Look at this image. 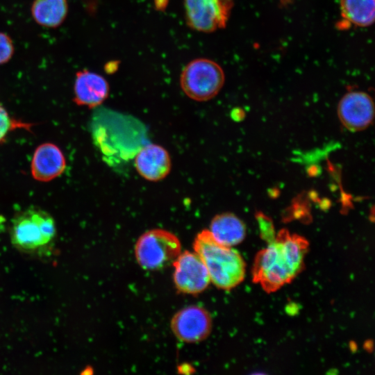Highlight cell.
I'll return each mask as SVG.
<instances>
[{
  "instance_id": "cell-12",
  "label": "cell",
  "mask_w": 375,
  "mask_h": 375,
  "mask_svg": "<svg viewBox=\"0 0 375 375\" xmlns=\"http://www.w3.org/2000/svg\"><path fill=\"white\" fill-rule=\"evenodd\" d=\"M65 167V158L59 147L52 143H44L34 151L31 171L35 180L48 182L60 176Z\"/></svg>"
},
{
  "instance_id": "cell-11",
  "label": "cell",
  "mask_w": 375,
  "mask_h": 375,
  "mask_svg": "<svg viewBox=\"0 0 375 375\" xmlns=\"http://www.w3.org/2000/svg\"><path fill=\"white\" fill-rule=\"evenodd\" d=\"M74 94L76 104L95 108L108 98L109 85L100 74L87 69L81 70L76 74Z\"/></svg>"
},
{
  "instance_id": "cell-16",
  "label": "cell",
  "mask_w": 375,
  "mask_h": 375,
  "mask_svg": "<svg viewBox=\"0 0 375 375\" xmlns=\"http://www.w3.org/2000/svg\"><path fill=\"white\" fill-rule=\"evenodd\" d=\"M32 126L30 123L24 122L11 117L0 103V144L4 142L8 135L15 129L24 128L29 131Z\"/></svg>"
},
{
  "instance_id": "cell-4",
  "label": "cell",
  "mask_w": 375,
  "mask_h": 375,
  "mask_svg": "<svg viewBox=\"0 0 375 375\" xmlns=\"http://www.w3.org/2000/svg\"><path fill=\"white\" fill-rule=\"evenodd\" d=\"M181 252V244L176 235L161 228L144 233L137 240L135 255L144 269H160L172 264Z\"/></svg>"
},
{
  "instance_id": "cell-13",
  "label": "cell",
  "mask_w": 375,
  "mask_h": 375,
  "mask_svg": "<svg viewBox=\"0 0 375 375\" xmlns=\"http://www.w3.org/2000/svg\"><path fill=\"white\" fill-rule=\"evenodd\" d=\"M208 230L216 242L229 247L240 244L246 236L245 224L231 212L215 216Z\"/></svg>"
},
{
  "instance_id": "cell-15",
  "label": "cell",
  "mask_w": 375,
  "mask_h": 375,
  "mask_svg": "<svg viewBox=\"0 0 375 375\" xmlns=\"http://www.w3.org/2000/svg\"><path fill=\"white\" fill-rule=\"evenodd\" d=\"M342 19L359 27L372 25L375 17V0H340Z\"/></svg>"
},
{
  "instance_id": "cell-9",
  "label": "cell",
  "mask_w": 375,
  "mask_h": 375,
  "mask_svg": "<svg viewBox=\"0 0 375 375\" xmlns=\"http://www.w3.org/2000/svg\"><path fill=\"white\" fill-rule=\"evenodd\" d=\"M338 117L341 124L351 131H360L368 128L374 117V104L372 97L362 91L346 93L340 100Z\"/></svg>"
},
{
  "instance_id": "cell-2",
  "label": "cell",
  "mask_w": 375,
  "mask_h": 375,
  "mask_svg": "<svg viewBox=\"0 0 375 375\" xmlns=\"http://www.w3.org/2000/svg\"><path fill=\"white\" fill-rule=\"evenodd\" d=\"M193 247L206 265L210 282L223 290H230L240 283L245 275V263L235 249L215 240L209 230L196 236Z\"/></svg>"
},
{
  "instance_id": "cell-8",
  "label": "cell",
  "mask_w": 375,
  "mask_h": 375,
  "mask_svg": "<svg viewBox=\"0 0 375 375\" xmlns=\"http://www.w3.org/2000/svg\"><path fill=\"white\" fill-rule=\"evenodd\" d=\"M170 326L179 340L194 343L203 341L209 335L212 329V319L205 308L192 305L175 313Z\"/></svg>"
},
{
  "instance_id": "cell-14",
  "label": "cell",
  "mask_w": 375,
  "mask_h": 375,
  "mask_svg": "<svg viewBox=\"0 0 375 375\" xmlns=\"http://www.w3.org/2000/svg\"><path fill=\"white\" fill-rule=\"evenodd\" d=\"M35 22L44 27L60 26L68 13L67 0H34L31 8Z\"/></svg>"
},
{
  "instance_id": "cell-3",
  "label": "cell",
  "mask_w": 375,
  "mask_h": 375,
  "mask_svg": "<svg viewBox=\"0 0 375 375\" xmlns=\"http://www.w3.org/2000/svg\"><path fill=\"white\" fill-rule=\"evenodd\" d=\"M10 235L12 244L19 251L33 256H46L55 243L56 223L47 211L30 207L15 215Z\"/></svg>"
},
{
  "instance_id": "cell-17",
  "label": "cell",
  "mask_w": 375,
  "mask_h": 375,
  "mask_svg": "<svg viewBox=\"0 0 375 375\" xmlns=\"http://www.w3.org/2000/svg\"><path fill=\"white\" fill-rule=\"evenodd\" d=\"M12 39L6 33L0 32V65L8 62L14 54Z\"/></svg>"
},
{
  "instance_id": "cell-7",
  "label": "cell",
  "mask_w": 375,
  "mask_h": 375,
  "mask_svg": "<svg viewBox=\"0 0 375 375\" xmlns=\"http://www.w3.org/2000/svg\"><path fill=\"white\" fill-rule=\"evenodd\" d=\"M172 264L175 286L183 293L199 294L204 291L210 283L207 268L195 252H181Z\"/></svg>"
},
{
  "instance_id": "cell-5",
  "label": "cell",
  "mask_w": 375,
  "mask_h": 375,
  "mask_svg": "<svg viewBox=\"0 0 375 375\" xmlns=\"http://www.w3.org/2000/svg\"><path fill=\"white\" fill-rule=\"evenodd\" d=\"M224 81L223 69L218 63L207 58H197L190 62L183 69L180 84L189 98L206 101L219 93Z\"/></svg>"
},
{
  "instance_id": "cell-1",
  "label": "cell",
  "mask_w": 375,
  "mask_h": 375,
  "mask_svg": "<svg viewBox=\"0 0 375 375\" xmlns=\"http://www.w3.org/2000/svg\"><path fill=\"white\" fill-rule=\"evenodd\" d=\"M308 246L303 238L281 231L256 258L253 281L267 292L278 290L302 269Z\"/></svg>"
},
{
  "instance_id": "cell-10",
  "label": "cell",
  "mask_w": 375,
  "mask_h": 375,
  "mask_svg": "<svg viewBox=\"0 0 375 375\" xmlns=\"http://www.w3.org/2000/svg\"><path fill=\"white\" fill-rule=\"evenodd\" d=\"M135 167L138 173L149 181H159L170 172L172 161L168 151L162 146L149 144L137 153Z\"/></svg>"
},
{
  "instance_id": "cell-6",
  "label": "cell",
  "mask_w": 375,
  "mask_h": 375,
  "mask_svg": "<svg viewBox=\"0 0 375 375\" xmlns=\"http://www.w3.org/2000/svg\"><path fill=\"white\" fill-rule=\"evenodd\" d=\"M188 25L192 29L210 33L226 26L233 0H184Z\"/></svg>"
}]
</instances>
